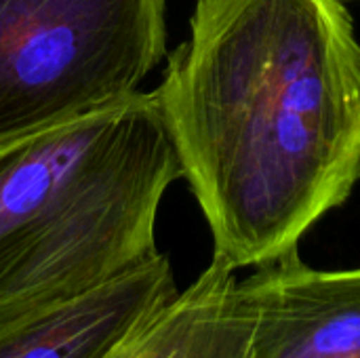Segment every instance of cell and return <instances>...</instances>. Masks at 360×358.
<instances>
[{"label":"cell","instance_id":"obj_1","mask_svg":"<svg viewBox=\"0 0 360 358\" xmlns=\"http://www.w3.org/2000/svg\"><path fill=\"white\" fill-rule=\"evenodd\" d=\"M154 93L232 270L295 253L360 181V44L342 0H196Z\"/></svg>","mask_w":360,"mask_h":358},{"label":"cell","instance_id":"obj_2","mask_svg":"<svg viewBox=\"0 0 360 358\" xmlns=\"http://www.w3.org/2000/svg\"><path fill=\"white\" fill-rule=\"evenodd\" d=\"M181 162L154 91L0 143V327L143 264Z\"/></svg>","mask_w":360,"mask_h":358},{"label":"cell","instance_id":"obj_3","mask_svg":"<svg viewBox=\"0 0 360 358\" xmlns=\"http://www.w3.org/2000/svg\"><path fill=\"white\" fill-rule=\"evenodd\" d=\"M167 55V0H0V143L133 97Z\"/></svg>","mask_w":360,"mask_h":358},{"label":"cell","instance_id":"obj_4","mask_svg":"<svg viewBox=\"0 0 360 358\" xmlns=\"http://www.w3.org/2000/svg\"><path fill=\"white\" fill-rule=\"evenodd\" d=\"M253 358H360V268L316 270L291 253L240 281Z\"/></svg>","mask_w":360,"mask_h":358},{"label":"cell","instance_id":"obj_5","mask_svg":"<svg viewBox=\"0 0 360 358\" xmlns=\"http://www.w3.org/2000/svg\"><path fill=\"white\" fill-rule=\"evenodd\" d=\"M160 251L120 276L0 327V358H108L177 298Z\"/></svg>","mask_w":360,"mask_h":358},{"label":"cell","instance_id":"obj_6","mask_svg":"<svg viewBox=\"0 0 360 358\" xmlns=\"http://www.w3.org/2000/svg\"><path fill=\"white\" fill-rule=\"evenodd\" d=\"M253 312L236 270L213 257L108 358H253Z\"/></svg>","mask_w":360,"mask_h":358},{"label":"cell","instance_id":"obj_7","mask_svg":"<svg viewBox=\"0 0 360 358\" xmlns=\"http://www.w3.org/2000/svg\"><path fill=\"white\" fill-rule=\"evenodd\" d=\"M342 2H360V0H342Z\"/></svg>","mask_w":360,"mask_h":358}]
</instances>
